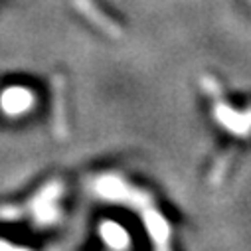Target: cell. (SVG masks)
Returning <instances> with one entry per match:
<instances>
[{"mask_svg": "<svg viewBox=\"0 0 251 251\" xmlns=\"http://www.w3.org/2000/svg\"><path fill=\"white\" fill-rule=\"evenodd\" d=\"M75 6L79 8V12H81L83 16H87L91 22L99 24V28H103L107 34H111V36H121V28L117 26V22H115L113 18L105 16V14L101 12V8H99L97 4H93L91 0H75Z\"/></svg>", "mask_w": 251, "mask_h": 251, "instance_id": "1", "label": "cell"}, {"mask_svg": "<svg viewBox=\"0 0 251 251\" xmlns=\"http://www.w3.org/2000/svg\"><path fill=\"white\" fill-rule=\"evenodd\" d=\"M53 131L57 139H66V115H64V81L59 85V77L53 79Z\"/></svg>", "mask_w": 251, "mask_h": 251, "instance_id": "2", "label": "cell"}]
</instances>
